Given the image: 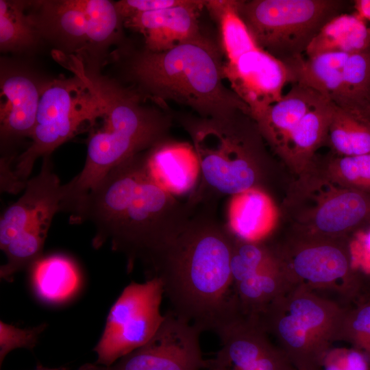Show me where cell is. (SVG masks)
<instances>
[{
	"mask_svg": "<svg viewBox=\"0 0 370 370\" xmlns=\"http://www.w3.org/2000/svg\"><path fill=\"white\" fill-rule=\"evenodd\" d=\"M28 1L0 0V50L22 53L37 46L41 38L27 14Z\"/></svg>",
	"mask_w": 370,
	"mask_h": 370,
	"instance_id": "obj_27",
	"label": "cell"
},
{
	"mask_svg": "<svg viewBox=\"0 0 370 370\" xmlns=\"http://www.w3.org/2000/svg\"><path fill=\"white\" fill-rule=\"evenodd\" d=\"M335 104L325 99L312 108L289 136L281 154L295 170L307 171L316 151L328 143V130Z\"/></svg>",
	"mask_w": 370,
	"mask_h": 370,
	"instance_id": "obj_22",
	"label": "cell"
},
{
	"mask_svg": "<svg viewBox=\"0 0 370 370\" xmlns=\"http://www.w3.org/2000/svg\"><path fill=\"white\" fill-rule=\"evenodd\" d=\"M164 295L162 284L156 277L125 286L112 306L93 348L97 355L94 362L110 366L145 344L164 321L160 311Z\"/></svg>",
	"mask_w": 370,
	"mask_h": 370,
	"instance_id": "obj_12",
	"label": "cell"
},
{
	"mask_svg": "<svg viewBox=\"0 0 370 370\" xmlns=\"http://www.w3.org/2000/svg\"><path fill=\"white\" fill-rule=\"evenodd\" d=\"M188 134L199 164V179L188 199L195 206L217 204L225 197L263 189L267 155L256 121L244 112L208 118H178Z\"/></svg>",
	"mask_w": 370,
	"mask_h": 370,
	"instance_id": "obj_5",
	"label": "cell"
},
{
	"mask_svg": "<svg viewBox=\"0 0 370 370\" xmlns=\"http://www.w3.org/2000/svg\"><path fill=\"white\" fill-rule=\"evenodd\" d=\"M47 81L29 69L1 59L0 72V140L1 158H16L12 149L31 138L39 101Z\"/></svg>",
	"mask_w": 370,
	"mask_h": 370,
	"instance_id": "obj_14",
	"label": "cell"
},
{
	"mask_svg": "<svg viewBox=\"0 0 370 370\" xmlns=\"http://www.w3.org/2000/svg\"><path fill=\"white\" fill-rule=\"evenodd\" d=\"M343 84L339 108L370 117V47L348 55Z\"/></svg>",
	"mask_w": 370,
	"mask_h": 370,
	"instance_id": "obj_29",
	"label": "cell"
},
{
	"mask_svg": "<svg viewBox=\"0 0 370 370\" xmlns=\"http://www.w3.org/2000/svg\"><path fill=\"white\" fill-rule=\"evenodd\" d=\"M325 99L308 87L292 84L291 89L256 121L264 140L281 156L300 121Z\"/></svg>",
	"mask_w": 370,
	"mask_h": 370,
	"instance_id": "obj_19",
	"label": "cell"
},
{
	"mask_svg": "<svg viewBox=\"0 0 370 370\" xmlns=\"http://www.w3.org/2000/svg\"><path fill=\"white\" fill-rule=\"evenodd\" d=\"M197 326L171 310L143 346L110 366L87 362L77 370H201L206 368Z\"/></svg>",
	"mask_w": 370,
	"mask_h": 370,
	"instance_id": "obj_13",
	"label": "cell"
},
{
	"mask_svg": "<svg viewBox=\"0 0 370 370\" xmlns=\"http://www.w3.org/2000/svg\"><path fill=\"white\" fill-rule=\"evenodd\" d=\"M30 282L40 300L59 304L69 301L78 292L81 276L71 258L55 254L40 257L31 265Z\"/></svg>",
	"mask_w": 370,
	"mask_h": 370,
	"instance_id": "obj_23",
	"label": "cell"
},
{
	"mask_svg": "<svg viewBox=\"0 0 370 370\" xmlns=\"http://www.w3.org/2000/svg\"><path fill=\"white\" fill-rule=\"evenodd\" d=\"M239 0H205L204 8L219 25L225 60L258 47L238 13Z\"/></svg>",
	"mask_w": 370,
	"mask_h": 370,
	"instance_id": "obj_28",
	"label": "cell"
},
{
	"mask_svg": "<svg viewBox=\"0 0 370 370\" xmlns=\"http://www.w3.org/2000/svg\"><path fill=\"white\" fill-rule=\"evenodd\" d=\"M196 206L181 201L151 174L142 152L113 169L84 197L70 222L91 223L92 246L109 241L128 269L152 257L187 224Z\"/></svg>",
	"mask_w": 370,
	"mask_h": 370,
	"instance_id": "obj_1",
	"label": "cell"
},
{
	"mask_svg": "<svg viewBox=\"0 0 370 370\" xmlns=\"http://www.w3.org/2000/svg\"><path fill=\"white\" fill-rule=\"evenodd\" d=\"M278 218L270 196L264 190L254 188L230 197L226 225L238 240L264 241L275 228Z\"/></svg>",
	"mask_w": 370,
	"mask_h": 370,
	"instance_id": "obj_20",
	"label": "cell"
},
{
	"mask_svg": "<svg viewBox=\"0 0 370 370\" xmlns=\"http://www.w3.org/2000/svg\"><path fill=\"white\" fill-rule=\"evenodd\" d=\"M354 7L356 14L365 21H370V0H356Z\"/></svg>",
	"mask_w": 370,
	"mask_h": 370,
	"instance_id": "obj_37",
	"label": "cell"
},
{
	"mask_svg": "<svg viewBox=\"0 0 370 370\" xmlns=\"http://www.w3.org/2000/svg\"><path fill=\"white\" fill-rule=\"evenodd\" d=\"M346 5L341 0H239L238 13L257 46L287 65L303 57Z\"/></svg>",
	"mask_w": 370,
	"mask_h": 370,
	"instance_id": "obj_8",
	"label": "cell"
},
{
	"mask_svg": "<svg viewBox=\"0 0 370 370\" xmlns=\"http://www.w3.org/2000/svg\"><path fill=\"white\" fill-rule=\"evenodd\" d=\"M62 185L52 169L50 156L43 158L40 173L26 182L23 195L0 220V248L16 236L46 238L54 215L60 212Z\"/></svg>",
	"mask_w": 370,
	"mask_h": 370,
	"instance_id": "obj_15",
	"label": "cell"
},
{
	"mask_svg": "<svg viewBox=\"0 0 370 370\" xmlns=\"http://www.w3.org/2000/svg\"><path fill=\"white\" fill-rule=\"evenodd\" d=\"M345 310L333 300L296 286L276 298L259 319L297 370H321L337 341Z\"/></svg>",
	"mask_w": 370,
	"mask_h": 370,
	"instance_id": "obj_6",
	"label": "cell"
},
{
	"mask_svg": "<svg viewBox=\"0 0 370 370\" xmlns=\"http://www.w3.org/2000/svg\"><path fill=\"white\" fill-rule=\"evenodd\" d=\"M35 370H69V369L66 367H57V368L39 367Z\"/></svg>",
	"mask_w": 370,
	"mask_h": 370,
	"instance_id": "obj_38",
	"label": "cell"
},
{
	"mask_svg": "<svg viewBox=\"0 0 370 370\" xmlns=\"http://www.w3.org/2000/svg\"><path fill=\"white\" fill-rule=\"evenodd\" d=\"M332 182L370 195V153L332 157L323 173Z\"/></svg>",
	"mask_w": 370,
	"mask_h": 370,
	"instance_id": "obj_31",
	"label": "cell"
},
{
	"mask_svg": "<svg viewBox=\"0 0 370 370\" xmlns=\"http://www.w3.org/2000/svg\"><path fill=\"white\" fill-rule=\"evenodd\" d=\"M223 56L214 41L200 34L164 52H133L126 60L125 73L137 92L162 108L169 101L202 117L238 112L250 115L246 104L223 84Z\"/></svg>",
	"mask_w": 370,
	"mask_h": 370,
	"instance_id": "obj_3",
	"label": "cell"
},
{
	"mask_svg": "<svg viewBox=\"0 0 370 370\" xmlns=\"http://www.w3.org/2000/svg\"><path fill=\"white\" fill-rule=\"evenodd\" d=\"M369 116H370V112H369Z\"/></svg>",
	"mask_w": 370,
	"mask_h": 370,
	"instance_id": "obj_39",
	"label": "cell"
},
{
	"mask_svg": "<svg viewBox=\"0 0 370 370\" xmlns=\"http://www.w3.org/2000/svg\"><path fill=\"white\" fill-rule=\"evenodd\" d=\"M100 103L78 76L47 80L42 92L30 145L16 158L14 175L22 184L29 180L35 162L49 156L71 138L84 123L94 124Z\"/></svg>",
	"mask_w": 370,
	"mask_h": 370,
	"instance_id": "obj_9",
	"label": "cell"
},
{
	"mask_svg": "<svg viewBox=\"0 0 370 370\" xmlns=\"http://www.w3.org/2000/svg\"><path fill=\"white\" fill-rule=\"evenodd\" d=\"M186 0H121L114 2L122 21L138 14L182 5Z\"/></svg>",
	"mask_w": 370,
	"mask_h": 370,
	"instance_id": "obj_36",
	"label": "cell"
},
{
	"mask_svg": "<svg viewBox=\"0 0 370 370\" xmlns=\"http://www.w3.org/2000/svg\"><path fill=\"white\" fill-rule=\"evenodd\" d=\"M223 73L255 121L282 98L286 85L292 83L288 67L258 47L225 60Z\"/></svg>",
	"mask_w": 370,
	"mask_h": 370,
	"instance_id": "obj_16",
	"label": "cell"
},
{
	"mask_svg": "<svg viewBox=\"0 0 370 370\" xmlns=\"http://www.w3.org/2000/svg\"><path fill=\"white\" fill-rule=\"evenodd\" d=\"M215 205H201L184 228L147 265L161 281L171 310L201 332L215 329L234 310L230 261L234 236L216 215Z\"/></svg>",
	"mask_w": 370,
	"mask_h": 370,
	"instance_id": "obj_2",
	"label": "cell"
},
{
	"mask_svg": "<svg viewBox=\"0 0 370 370\" xmlns=\"http://www.w3.org/2000/svg\"><path fill=\"white\" fill-rule=\"evenodd\" d=\"M337 341H345L360 351L370 365V301L345 307Z\"/></svg>",
	"mask_w": 370,
	"mask_h": 370,
	"instance_id": "obj_32",
	"label": "cell"
},
{
	"mask_svg": "<svg viewBox=\"0 0 370 370\" xmlns=\"http://www.w3.org/2000/svg\"><path fill=\"white\" fill-rule=\"evenodd\" d=\"M57 62L81 78L100 103L99 127H92L87 144L84 173L101 180L113 169L169 137L172 117L151 104L134 88L101 73V67L78 56L58 54Z\"/></svg>",
	"mask_w": 370,
	"mask_h": 370,
	"instance_id": "obj_4",
	"label": "cell"
},
{
	"mask_svg": "<svg viewBox=\"0 0 370 370\" xmlns=\"http://www.w3.org/2000/svg\"><path fill=\"white\" fill-rule=\"evenodd\" d=\"M349 54L327 52L299 58L287 64L292 84L308 87L338 107L342 104L343 71Z\"/></svg>",
	"mask_w": 370,
	"mask_h": 370,
	"instance_id": "obj_21",
	"label": "cell"
},
{
	"mask_svg": "<svg viewBox=\"0 0 370 370\" xmlns=\"http://www.w3.org/2000/svg\"><path fill=\"white\" fill-rule=\"evenodd\" d=\"M144 154L151 174L168 191L179 197L195 190L200 169L192 144L169 137Z\"/></svg>",
	"mask_w": 370,
	"mask_h": 370,
	"instance_id": "obj_18",
	"label": "cell"
},
{
	"mask_svg": "<svg viewBox=\"0 0 370 370\" xmlns=\"http://www.w3.org/2000/svg\"><path fill=\"white\" fill-rule=\"evenodd\" d=\"M292 197L298 236L343 239L370 221V195L320 176L304 175Z\"/></svg>",
	"mask_w": 370,
	"mask_h": 370,
	"instance_id": "obj_10",
	"label": "cell"
},
{
	"mask_svg": "<svg viewBox=\"0 0 370 370\" xmlns=\"http://www.w3.org/2000/svg\"><path fill=\"white\" fill-rule=\"evenodd\" d=\"M321 370H370V365L366 356L354 347H332L323 361Z\"/></svg>",
	"mask_w": 370,
	"mask_h": 370,
	"instance_id": "obj_34",
	"label": "cell"
},
{
	"mask_svg": "<svg viewBox=\"0 0 370 370\" xmlns=\"http://www.w3.org/2000/svg\"><path fill=\"white\" fill-rule=\"evenodd\" d=\"M327 143L338 156L370 153V117L335 106Z\"/></svg>",
	"mask_w": 370,
	"mask_h": 370,
	"instance_id": "obj_26",
	"label": "cell"
},
{
	"mask_svg": "<svg viewBox=\"0 0 370 370\" xmlns=\"http://www.w3.org/2000/svg\"><path fill=\"white\" fill-rule=\"evenodd\" d=\"M47 324H40L31 328H20L0 322V364L12 351L18 348L32 349L37 344L40 334Z\"/></svg>",
	"mask_w": 370,
	"mask_h": 370,
	"instance_id": "obj_33",
	"label": "cell"
},
{
	"mask_svg": "<svg viewBox=\"0 0 370 370\" xmlns=\"http://www.w3.org/2000/svg\"><path fill=\"white\" fill-rule=\"evenodd\" d=\"M292 286L275 258L233 284L237 310L241 313L260 318L267 307Z\"/></svg>",
	"mask_w": 370,
	"mask_h": 370,
	"instance_id": "obj_24",
	"label": "cell"
},
{
	"mask_svg": "<svg viewBox=\"0 0 370 370\" xmlns=\"http://www.w3.org/2000/svg\"><path fill=\"white\" fill-rule=\"evenodd\" d=\"M347 247L352 269L370 276V227L354 232Z\"/></svg>",
	"mask_w": 370,
	"mask_h": 370,
	"instance_id": "obj_35",
	"label": "cell"
},
{
	"mask_svg": "<svg viewBox=\"0 0 370 370\" xmlns=\"http://www.w3.org/2000/svg\"><path fill=\"white\" fill-rule=\"evenodd\" d=\"M273 249L292 287L332 291L348 299L359 295L360 275L352 269L347 243L342 239L297 236Z\"/></svg>",
	"mask_w": 370,
	"mask_h": 370,
	"instance_id": "obj_11",
	"label": "cell"
},
{
	"mask_svg": "<svg viewBox=\"0 0 370 370\" xmlns=\"http://www.w3.org/2000/svg\"><path fill=\"white\" fill-rule=\"evenodd\" d=\"M27 14L41 39L64 56L101 67L117 44L123 25L114 1L108 0L28 1Z\"/></svg>",
	"mask_w": 370,
	"mask_h": 370,
	"instance_id": "obj_7",
	"label": "cell"
},
{
	"mask_svg": "<svg viewBox=\"0 0 370 370\" xmlns=\"http://www.w3.org/2000/svg\"><path fill=\"white\" fill-rule=\"evenodd\" d=\"M204 1L186 0L180 5L136 14L123 20V24L143 36L145 49L164 52L201 34L199 17Z\"/></svg>",
	"mask_w": 370,
	"mask_h": 370,
	"instance_id": "obj_17",
	"label": "cell"
},
{
	"mask_svg": "<svg viewBox=\"0 0 370 370\" xmlns=\"http://www.w3.org/2000/svg\"><path fill=\"white\" fill-rule=\"evenodd\" d=\"M370 47V27L355 13H343L328 21L307 48L311 57L327 52L347 54Z\"/></svg>",
	"mask_w": 370,
	"mask_h": 370,
	"instance_id": "obj_25",
	"label": "cell"
},
{
	"mask_svg": "<svg viewBox=\"0 0 370 370\" xmlns=\"http://www.w3.org/2000/svg\"><path fill=\"white\" fill-rule=\"evenodd\" d=\"M210 370H297L271 341L254 345Z\"/></svg>",
	"mask_w": 370,
	"mask_h": 370,
	"instance_id": "obj_30",
	"label": "cell"
}]
</instances>
